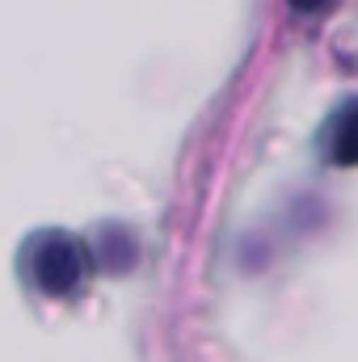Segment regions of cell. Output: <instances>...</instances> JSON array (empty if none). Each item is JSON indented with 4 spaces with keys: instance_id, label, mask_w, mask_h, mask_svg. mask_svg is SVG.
<instances>
[{
    "instance_id": "cell-3",
    "label": "cell",
    "mask_w": 358,
    "mask_h": 362,
    "mask_svg": "<svg viewBox=\"0 0 358 362\" xmlns=\"http://www.w3.org/2000/svg\"><path fill=\"white\" fill-rule=\"evenodd\" d=\"M291 4H295V8H304V13H312V8H321L325 0H291Z\"/></svg>"
},
{
    "instance_id": "cell-2",
    "label": "cell",
    "mask_w": 358,
    "mask_h": 362,
    "mask_svg": "<svg viewBox=\"0 0 358 362\" xmlns=\"http://www.w3.org/2000/svg\"><path fill=\"white\" fill-rule=\"evenodd\" d=\"M333 160L337 165H358V101H350L337 114V127H333Z\"/></svg>"
},
{
    "instance_id": "cell-1",
    "label": "cell",
    "mask_w": 358,
    "mask_h": 362,
    "mask_svg": "<svg viewBox=\"0 0 358 362\" xmlns=\"http://www.w3.org/2000/svg\"><path fill=\"white\" fill-rule=\"evenodd\" d=\"M85 249L68 236V232H47L34 240L30 253V274L47 295H72L85 282Z\"/></svg>"
}]
</instances>
